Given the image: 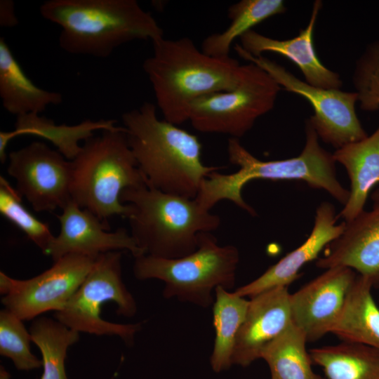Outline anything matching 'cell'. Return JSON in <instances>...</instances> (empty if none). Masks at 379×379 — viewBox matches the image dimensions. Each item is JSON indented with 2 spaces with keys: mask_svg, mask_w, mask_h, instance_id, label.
<instances>
[{
  "mask_svg": "<svg viewBox=\"0 0 379 379\" xmlns=\"http://www.w3.org/2000/svg\"><path fill=\"white\" fill-rule=\"evenodd\" d=\"M128 145L148 187L194 199L209 174L224 167L206 166L198 138L157 114L149 102L121 116Z\"/></svg>",
  "mask_w": 379,
  "mask_h": 379,
  "instance_id": "obj_1",
  "label": "cell"
},
{
  "mask_svg": "<svg viewBox=\"0 0 379 379\" xmlns=\"http://www.w3.org/2000/svg\"><path fill=\"white\" fill-rule=\"evenodd\" d=\"M305 144L295 157L273 161H262L250 153L239 139L230 138L227 142L229 161L239 167L234 173L225 174L214 171L203 181L195 197L206 211L219 201L228 200L251 215L255 211L242 197L244 186L253 180H302L311 187L326 191L343 206L350 190L344 187L336 175L333 154L319 142L317 132L309 120L305 122Z\"/></svg>",
  "mask_w": 379,
  "mask_h": 379,
  "instance_id": "obj_2",
  "label": "cell"
},
{
  "mask_svg": "<svg viewBox=\"0 0 379 379\" xmlns=\"http://www.w3.org/2000/svg\"><path fill=\"white\" fill-rule=\"evenodd\" d=\"M153 53L142 68L164 119L175 125L188 121L192 104L199 98L229 91L239 82L241 65L231 57L219 58L199 49L189 37L152 41Z\"/></svg>",
  "mask_w": 379,
  "mask_h": 379,
  "instance_id": "obj_3",
  "label": "cell"
},
{
  "mask_svg": "<svg viewBox=\"0 0 379 379\" xmlns=\"http://www.w3.org/2000/svg\"><path fill=\"white\" fill-rule=\"evenodd\" d=\"M39 11L61 27L59 45L70 54L107 58L124 44L164 36L135 0H48Z\"/></svg>",
  "mask_w": 379,
  "mask_h": 379,
  "instance_id": "obj_4",
  "label": "cell"
},
{
  "mask_svg": "<svg viewBox=\"0 0 379 379\" xmlns=\"http://www.w3.org/2000/svg\"><path fill=\"white\" fill-rule=\"evenodd\" d=\"M121 201L129 208L130 234L145 254L178 258L197 250L200 234L212 232L220 217L195 198L168 194L144 185L124 190Z\"/></svg>",
  "mask_w": 379,
  "mask_h": 379,
  "instance_id": "obj_5",
  "label": "cell"
},
{
  "mask_svg": "<svg viewBox=\"0 0 379 379\" xmlns=\"http://www.w3.org/2000/svg\"><path fill=\"white\" fill-rule=\"evenodd\" d=\"M71 161V199L107 224L114 215H128L120 199L124 190L147 185L124 126L88 138Z\"/></svg>",
  "mask_w": 379,
  "mask_h": 379,
  "instance_id": "obj_6",
  "label": "cell"
},
{
  "mask_svg": "<svg viewBox=\"0 0 379 379\" xmlns=\"http://www.w3.org/2000/svg\"><path fill=\"white\" fill-rule=\"evenodd\" d=\"M239 259L236 246H221L211 232H203L194 252L171 259L142 255L135 258L133 272L138 280L162 281L165 298L208 308L213 305L216 288L234 287Z\"/></svg>",
  "mask_w": 379,
  "mask_h": 379,
  "instance_id": "obj_7",
  "label": "cell"
},
{
  "mask_svg": "<svg viewBox=\"0 0 379 379\" xmlns=\"http://www.w3.org/2000/svg\"><path fill=\"white\" fill-rule=\"evenodd\" d=\"M122 253L113 251L100 255L89 274L65 306L55 312L54 319L78 332L96 335H117L129 346L142 324H117L104 320L101 307L112 301L117 305V314L132 317L137 304L122 279Z\"/></svg>",
  "mask_w": 379,
  "mask_h": 379,
  "instance_id": "obj_8",
  "label": "cell"
},
{
  "mask_svg": "<svg viewBox=\"0 0 379 379\" xmlns=\"http://www.w3.org/2000/svg\"><path fill=\"white\" fill-rule=\"evenodd\" d=\"M281 87L263 69L250 62L241 65L237 86L196 100L188 121L204 133H218L239 139L255 121L271 111Z\"/></svg>",
  "mask_w": 379,
  "mask_h": 379,
  "instance_id": "obj_9",
  "label": "cell"
},
{
  "mask_svg": "<svg viewBox=\"0 0 379 379\" xmlns=\"http://www.w3.org/2000/svg\"><path fill=\"white\" fill-rule=\"evenodd\" d=\"M234 50L241 58L266 71L284 90L305 98L310 103L314 114L308 120L325 143L337 149L368 136L356 114V92L312 86L262 55L253 56L239 44L235 45Z\"/></svg>",
  "mask_w": 379,
  "mask_h": 379,
  "instance_id": "obj_10",
  "label": "cell"
},
{
  "mask_svg": "<svg viewBox=\"0 0 379 379\" xmlns=\"http://www.w3.org/2000/svg\"><path fill=\"white\" fill-rule=\"evenodd\" d=\"M95 259L67 254L52 267L29 279H16L0 272L1 303L22 321L33 320L67 304L91 272Z\"/></svg>",
  "mask_w": 379,
  "mask_h": 379,
  "instance_id": "obj_11",
  "label": "cell"
},
{
  "mask_svg": "<svg viewBox=\"0 0 379 379\" xmlns=\"http://www.w3.org/2000/svg\"><path fill=\"white\" fill-rule=\"evenodd\" d=\"M7 172L16 190L37 212L62 209L72 199V161L42 142H32L8 155Z\"/></svg>",
  "mask_w": 379,
  "mask_h": 379,
  "instance_id": "obj_12",
  "label": "cell"
},
{
  "mask_svg": "<svg viewBox=\"0 0 379 379\" xmlns=\"http://www.w3.org/2000/svg\"><path fill=\"white\" fill-rule=\"evenodd\" d=\"M357 276L349 267H330L290 294L291 321L308 342L330 333Z\"/></svg>",
  "mask_w": 379,
  "mask_h": 379,
  "instance_id": "obj_13",
  "label": "cell"
},
{
  "mask_svg": "<svg viewBox=\"0 0 379 379\" xmlns=\"http://www.w3.org/2000/svg\"><path fill=\"white\" fill-rule=\"evenodd\" d=\"M60 229L45 255L53 262L67 254H79L96 259L113 251H128L134 258L145 255L130 232L124 228L109 232V225L71 200L56 215Z\"/></svg>",
  "mask_w": 379,
  "mask_h": 379,
  "instance_id": "obj_14",
  "label": "cell"
},
{
  "mask_svg": "<svg viewBox=\"0 0 379 379\" xmlns=\"http://www.w3.org/2000/svg\"><path fill=\"white\" fill-rule=\"evenodd\" d=\"M290 294L287 286H279L250 298L236 338L232 364L246 367L260 359L264 348L291 324Z\"/></svg>",
  "mask_w": 379,
  "mask_h": 379,
  "instance_id": "obj_15",
  "label": "cell"
},
{
  "mask_svg": "<svg viewBox=\"0 0 379 379\" xmlns=\"http://www.w3.org/2000/svg\"><path fill=\"white\" fill-rule=\"evenodd\" d=\"M345 222L342 234L317 260V267H349L367 277L373 288H379V205L373 204L371 211H363Z\"/></svg>",
  "mask_w": 379,
  "mask_h": 379,
  "instance_id": "obj_16",
  "label": "cell"
},
{
  "mask_svg": "<svg viewBox=\"0 0 379 379\" xmlns=\"http://www.w3.org/2000/svg\"><path fill=\"white\" fill-rule=\"evenodd\" d=\"M338 217L332 204L322 202L316 210L314 226L304 243L234 292L240 296L251 298L275 287H288L298 278L300 270L305 264L318 259L320 252L342 234L345 222L337 224Z\"/></svg>",
  "mask_w": 379,
  "mask_h": 379,
  "instance_id": "obj_17",
  "label": "cell"
},
{
  "mask_svg": "<svg viewBox=\"0 0 379 379\" xmlns=\"http://www.w3.org/2000/svg\"><path fill=\"white\" fill-rule=\"evenodd\" d=\"M321 7V1L314 2L307 25L292 39H272L251 29L239 38V46L255 57L265 52L281 55L298 67L307 84L323 88L340 89L343 81L339 74L321 62L314 46V31Z\"/></svg>",
  "mask_w": 379,
  "mask_h": 379,
  "instance_id": "obj_18",
  "label": "cell"
},
{
  "mask_svg": "<svg viewBox=\"0 0 379 379\" xmlns=\"http://www.w3.org/2000/svg\"><path fill=\"white\" fill-rule=\"evenodd\" d=\"M333 156L350 180L348 200L338 215L347 222L364 211L370 191L379 183V126L370 136L337 149Z\"/></svg>",
  "mask_w": 379,
  "mask_h": 379,
  "instance_id": "obj_19",
  "label": "cell"
},
{
  "mask_svg": "<svg viewBox=\"0 0 379 379\" xmlns=\"http://www.w3.org/2000/svg\"><path fill=\"white\" fill-rule=\"evenodd\" d=\"M0 97L4 108L18 117L41 114L62 102L58 92L43 89L25 73L4 37L0 38Z\"/></svg>",
  "mask_w": 379,
  "mask_h": 379,
  "instance_id": "obj_20",
  "label": "cell"
},
{
  "mask_svg": "<svg viewBox=\"0 0 379 379\" xmlns=\"http://www.w3.org/2000/svg\"><path fill=\"white\" fill-rule=\"evenodd\" d=\"M373 288L367 277L357 276L330 333L343 342L379 350V307L372 294Z\"/></svg>",
  "mask_w": 379,
  "mask_h": 379,
  "instance_id": "obj_21",
  "label": "cell"
},
{
  "mask_svg": "<svg viewBox=\"0 0 379 379\" xmlns=\"http://www.w3.org/2000/svg\"><path fill=\"white\" fill-rule=\"evenodd\" d=\"M116 124L117 121L112 119H86L76 125H58L52 119L32 113L17 117L13 133L15 138L22 135L43 138L53 144L67 159L72 161L81 150V141L84 142L95 135V131L119 128L121 126Z\"/></svg>",
  "mask_w": 379,
  "mask_h": 379,
  "instance_id": "obj_22",
  "label": "cell"
},
{
  "mask_svg": "<svg viewBox=\"0 0 379 379\" xmlns=\"http://www.w3.org/2000/svg\"><path fill=\"white\" fill-rule=\"evenodd\" d=\"M310 354L328 379H379V350L375 348L342 341L312 348Z\"/></svg>",
  "mask_w": 379,
  "mask_h": 379,
  "instance_id": "obj_23",
  "label": "cell"
},
{
  "mask_svg": "<svg viewBox=\"0 0 379 379\" xmlns=\"http://www.w3.org/2000/svg\"><path fill=\"white\" fill-rule=\"evenodd\" d=\"M286 11L282 0H241L234 3L227 9L230 25L222 32L206 36L201 44V50L215 58H229L235 39L264 20Z\"/></svg>",
  "mask_w": 379,
  "mask_h": 379,
  "instance_id": "obj_24",
  "label": "cell"
},
{
  "mask_svg": "<svg viewBox=\"0 0 379 379\" xmlns=\"http://www.w3.org/2000/svg\"><path fill=\"white\" fill-rule=\"evenodd\" d=\"M213 322L215 337L211 365L217 373L232 365L236 338L247 311L249 300L222 287L215 290Z\"/></svg>",
  "mask_w": 379,
  "mask_h": 379,
  "instance_id": "obj_25",
  "label": "cell"
},
{
  "mask_svg": "<svg viewBox=\"0 0 379 379\" xmlns=\"http://www.w3.org/2000/svg\"><path fill=\"white\" fill-rule=\"evenodd\" d=\"M305 333L291 324L262 350L271 379H324L312 368V360L307 350Z\"/></svg>",
  "mask_w": 379,
  "mask_h": 379,
  "instance_id": "obj_26",
  "label": "cell"
},
{
  "mask_svg": "<svg viewBox=\"0 0 379 379\" xmlns=\"http://www.w3.org/2000/svg\"><path fill=\"white\" fill-rule=\"evenodd\" d=\"M29 331L42 356L41 379H67L65 365L67 350L78 342L79 332L42 316L32 320Z\"/></svg>",
  "mask_w": 379,
  "mask_h": 379,
  "instance_id": "obj_27",
  "label": "cell"
},
{
  "mask_svg": "<svg viewBox=\"0 0 379 379\" xmlns=\"http://www.w3.org/2000/svg\"><path fill=\"white\" fill-rule=\"evenodd\" d=\"M0 213L22 230L45 253L54 237L49 225L33 215L22 204V197L0 176Z\"/></svg>",
  "mask_w": 379,
  "mask_h": 379,
  "instance_id": "obj_28",
  "label": "cell"
},
{
  "mask_svg": "<svg viewBox=\"0 0 379 379\" xmlns=\"http://www.w3.org/2000/svg\"><path fill=\"white\" fill-rule=\"evenodd\" d=\"M32 338L22 320L4 308L0 312V354L9 358L18 371L42 366V361L30 350Z\"/></svg>",
  "mask_w": 379,
  "mask_h": 379,
  "instance_id": "obj_29",
  "label": "cell"
},
{
  "mask_svg": "<svg viewBox=\"0 0 379 379\" xmlns=\"http://www.w3.org/2000/svg\"><path fill=\"white\" fill-rule=\"evenodd\" d=\"M352 83L362 110H379V41L368 44L357 60Z\"/></svg>",
  "mask_w": 379,
  "mask_h": 379,
  "instance_id": "obj_30",
  "label": "cell"
},
{
  "mask_svg": "<svg viewBox=\"0 0 379 379\" xmlns=\"http://www.w3.org/2000/svg\"><path fill=\"white\" fill-rule=\"evenodd\" d=\"M18 24L14 2L11 0L0 1V26L13 27Z\"/></svg>",
  "mask_w": 379,
  "mask_h": 379,
  "instance_id": "obj_31",
  "label": "cell"
},
{
  "mask_svg": "<svg viewBox=\"0 0 379 379\" xmlns=\"http://www.w3.org/2000/svg\"><path fill=\"white\" fill-rule=\"evenodd\" d=\"M371 199L373 201V204L379 205V187L374 190L371 194Z\"/></svg>",
  "mask_w": 379,
  "mask_h": 379,
  "instance_id": "obj_32",
  "label": "cell"
},
{
  "mask_svg": "<svg viewBox=\"0 0 379 379\" xmlns=\"http://www.w3.org/2000/svg\"><path fill=\"white\" fill-rule=\"evenodd\" d=\"M1 372L3 373V376L1 375V378H3V379H5V378L9 379L10 375H9L8 373L6 372V370L4 368H3V370H2V368H1Z\"/></svg>",
  "mask_w": 379,
  "mask_h": 379,
  "instance_id": "obj_33",
  "label": "cell"
},
{
  "mask_svg": "<svg viewBox=\"0 0 379 379\" xmlns=\"http://www.w3.org/2000/svg\"><path fill=\"white\" fill-rule=\"evenodd\" d=\"M111 379H114V377H112Z\"/></svg>",
  "mask_w": 379,
  "mask_h": 379,
  "instance_id": "obj_34",
  "label": "cell"
}]
</instances>
